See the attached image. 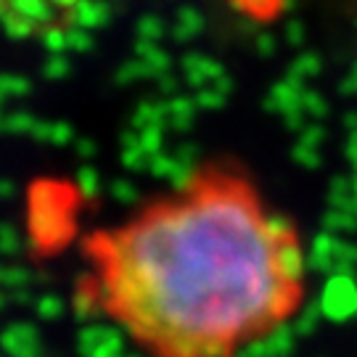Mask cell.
<instances>
[{"mask_svg":"<svg viewBox=\"0 0 357 357\" xmlns=\"http://www.w3.org/2000/svg\"><path fill=\"white\" fill-rule=\"evenodd\" d=\"M77 299L143 357H243L307 302L299 225L249 167L215 156L79 246Z\"/></svg>","mask_w":357,"mask_h":357,"instance_id":"obj_1","label":"cell"}]
</instances>
